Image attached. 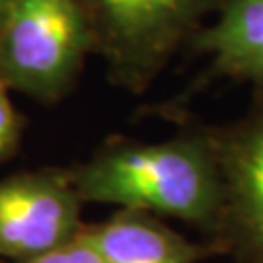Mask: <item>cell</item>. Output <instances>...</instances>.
Instances as JSON below:
<instances>
[{
  "mask_svg": "<svg viewBox=\"0 0 263 263\" xmlns=\"http://www.w3.org/2000/svg\"><path fill=\"white\" fill-rule=\"evenodd\" d=\"M226 0H80L109 82L142 96Z\"/></svg>",
  "mask_w": 263,
  "mask_h": 263,
  "instance_id": "7a4b0ae2",
  "label": "cell"
},
{
  "mask_svg": "<svg viewBox=\"0 0 263 263\" xmlns=\"http://www.w3.org/2000/svg\"><path fill=\"white\" fill-rule=\"evenodd\" d=\"M72 176L84 203L178 218L207 234L215 248L222 176L211 125L160 142L107 141L92 158L74 166Z\"/></svg>",
  "mask_w": 263,
  "mask_h": 263,
  "instance_id": "6da1fadb",
  "label": "cell"
},
{
  "mask_svg": "<svg viewBox=\"0 0 263 263\" xmlns=\"http://www.w3.org/2000/svg\"><path fill=\"white\" fill-rule=\"evenodd\" d=\"M8 2H10V0H0V22H2V16H4V12H6Z\"/></svg>",
  "mask_w": 263,
  "mask_h": 263,
  "instance_id": "30bf717a",
  "label": "cell"
},
{
  "mask_svg": "<svg viewBox=\"0 0 263 263\" xmlns=\"http://www.w3.org/2000/svg\"><path fill=\"white\" fill-rule=\"evenodd\" d=\"M82 205L72 168H37L0 179V257L24 263L82 232Z\"/></svg>",
  "mask_w": 263,
  "mask_h": 263,
  "instance_id": "277c9868",
  "label": "cell"
},
{
  "mask_svg": "<svg viewBox=\"0 0 263 263\" xmlns=\"http://www.w3.org/2000/svg\"><path fill=\"white\" fill-rule=\"evenodd\" d=\"M189 45L213 74L263 88V0H226Z\"/></svg>",
  "mask_w": 263,
  "mask_h": 263,
  "instance_id": "52a82bcc",
  "label": "cell"
},
{
  "mask_svg": "<svg viewBox=\"0 0 263 263\" xmlns=\"http://www.w3.org/2000/svg\"><path fill=\"white\" fill-rule=\"evenodd\" d=\"M92 39L80 0H10L0 22V78L53 105L72 92Z\"/></svg>",
  "mask_w": 263,
  "mask_h": 263,
  "instance_id": "3957f363",
  "label": "cell"
},
{
  "mask_svg": "<svg viewBox=\"0 0 263 263\" xmlns=\"http://www.w3.org/2000/svg\"><path fill=\"white\" fill-rule=\"evenodd\" d=\"M84 234L105 263H197L216 252L195 244L170 228L158 216L119 209L100 224H84Z\"/></svg>",
  "mask_w": 263,
  "mask_h": 263,
  "instance_id": "8992f818",
  "label": "cell"
},
{
  "mask_svg": "<svg viewBox=\"0 0 263 263\" xmlns=\"http://www.w3.org/2000/svg\"><path fill=\"white\" fill-rule=\"evenodd\" d=\"M24 263H105L100 252L96 250V246L88 240V236L82 232L76 236L74 240H70L68 244L57 248L49 254L29 259Z\"/></svg>",
  "mask_w": 263,
  "mask_h": 263,
  "instance_id": "9c48e42d",
  "label": "cell"
},
{
  "mask_svg": "<svg viewBox=\"0 0 263 263\" xmlns=\"http://www.w3.org/2000/svg\"><path fill=\"white\" fill-rule=\"evenodd\" d=\"M10 92L8 84L0 78V164L16 154L24 133V119L12 104Z\"/></svg>",
  "mask_w": 263,
  "mask_h": 263,
  "instance_id": "ba28073f",
  "label": "cell"
},
{
  "mask_svg": "<svg viewBox=\"0 0 263 263\" xmlns=\"http://www.w3.org/2000/svg\"><path fill=\"white\" fill-rule=\"evenodd\" d=\"M222 176V216L216 252L238 263H263V88L246 113L213 127Z\"/></svg>",
  "mask_w": 263,
  "mask_h": 263,
  "instance_id": "5b68a950",
  "label": "cell"
}]
</instances>
